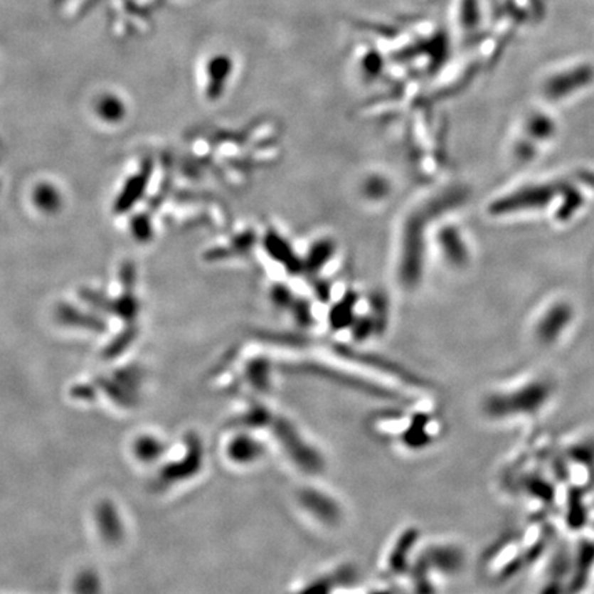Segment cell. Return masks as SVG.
I'll return each mask as SVG.
<instances>
[{
    "instance_id": "cell-9",
    "label": "cell",
    "mask_w": 594,
    "mask_h": 594,
    "mask_svg": "<svg viewBox=\"0 0 594 594\" xmlns=\"http://www.w3.org/2000/svg\"><path fill=\"white\" fill-rule=\"evenodd\" d=\"M526 129H527V134L534 139L545 141L553 135L556 125L551 117L539 113L530 117Z\"/></svg>"
},
{
    "instance_id": "cell-12",
    "label": "cell",
    "mask_w": 594,
    "mask_h": 594,
    "mask_svg": "<svg viewBox=\"0 0 594 594\" xmlns=\"http://www.w3.org/2000/svg\"><path fill=\"white\" fill-rule=\"evenodd\" d=\"M586 521V509L582 502L580 494H574L573 499L568 502V523L574 530H578Z\"/></svg>"
},
{
    "instance_id": "cell-8",
    "label": "cell",
    "mask_w": 594,
    "mask_h": 594,
    "mask_svg": "<svg viewBox=\"0 0 594 594\" xmlns=\"http://www.w3.org/2000/svg\"><path fill=\"white\" fill-rule=\"evenodd\" d=\"M594 563V545L585 542L580 549H579V554L576 558V573L573 578V583L571 585H578L576 590L582 589L590 575V570L593 567Z\"/></svg>"
},
{
    "instance_id": "cell-5",
    "label": "cell",
    "mask_w": 594,
    "mask_h": 594,
    "mask_svg": "<svg viewBox=\"0 0 594 594\" xmlns=\"http://www.w3.org/2000/svg\"><path fill=\"white\" fill-rule=\"evenodd\" d=\"M227 454L234 464L246 465L253 464L256 460H259L263 454V449L255 437H250L248 435H240L231 439L227 447Z\"/></svg>"
},
{
    "instance_id": "cell-13",
    "label": "cell",
    "mask_w": 594,
    "mask_h": 594,
    "mask_svg": "<svg viewBox=\"0 0 594 594\" xmlns=\"http://www.w3.org/2000/svg\"><path fill=\"white\" fill-rule=\"evenodd\" d=\"M582 181H585L588 185L593 186L594 189V174H582Z\"/></svg>"
},
{
    "instance_id": "cell-4",
    "label": "cell",
    "mask_w": 594,
    "mask_h": 594,
    "mask_svg": "<svg viewBox=\"0 0 594 594\" xmlns=\"http://www.w3.org/2000/svg\"><path fill=\"white\" fill-rule=\"evenodd\" d=\"M573 319H574V309L568 303L566 302L556 303L542 315V318L539 319L536 325L535 333H536L538 340L546 346L553 344L563 336L566 329L571 325Z\"/></svg>"
},
{
    "instance_id": "cell-6",
    "label": "cell",
    "mask_w": 594,
    "mask_h": 594,
    "mask_svg": "<svg viewBox=\"0 0 594 594\" xmlns=\"http://www.w3.org/2000/svg\"><path fill=\"white\" fill-rule=\"evenodd\" d=\"M33 204L43 213L53 215L58 212L62 206V196L57 186L43 182L35 187L33 194Z\"/></svg>"
},
{
    "instance_id": "cell-7",
    "label": "cell",
    "mask_w": 594,
    "mask_h": 594,
    "mask_svg": "<svg viewBox=\"0 0 594 594\" xmlns=\"http://www.w3.org/2000/svg\"><path fill=\"white\" fill-rule=\"evenodd\" d=\"M95 112L106 123H119L125 116V105L115 94H103L95 103Z\"/></svg>"
},
{
    "instance_id": "cell-2",
    "label": "cell",
    "mask_w": 594,
    "mask_h": 594,
    "mask_svg": "<svg viewBox=\"0 0 594 594\" xmlns=\"http://www.w3.org/2000/svg\"><path fill=\"white\" fill-rule=\"evenodd\" d=\"M564 184H548V185L530 186L521 189L505 200L494 204L495 213H509L514 211H523L526 208H541L553 200L557 193L564 190Z\"/></svg>"
},
{
    "instance_id": "cell-10",
    "label": "cell",
    "mask_w": 594,
    "mask_h": 594,
    "mask_svg": "<svg viewBox=\"0 0 594 594\" xmlns=\"http://www.w3.org/2000/svg\"><path fill=\"white\" fill-rule=\"evenodd\" d=\"M134 450L139 460H142L144 462H150V461H156L163 454L164 446L159 439L153 436H142L137 440Z\"/></svg>"
},
{
    "instance_id": "cell-3",
    "label": "cell",
    "mask_w": 594,
    "mask_h": 594,
    "mask_svg": "<svg viewBox=\"0 0 594 594\" xmlns=\"http://www.w3.org/2000/svg\"><path fill=\"white\" fill-rule=\"evenodd\" d=\"M593 79V68L590 65H579L552 76L545 84V94L549 100L558 101L582 90Z\"/></svg>"
},
{
    "instance_id": "cell-1",
    "label": "cell",
    "mask_w": 594,
    "mask_h": 594,
    "mask_svg": "<svg viewBox=\"0 0 594 594\" xmlns=\"http://www.w3.org/2000/svg\"><path fill=\"white\" fill-rule=\"evenodd\" d=\"M552 396V387L546 381H533L521 388L494 393L484 405L486 413L494 418L531 415L542 409Z\"/></svg>"
},
{
    "instance_id": "cell-11",
    "label": "cell",
    "mask_w": 594,
    "mask_h": 594,
    "mask_svg": "<svg viewBox=\"0 0 594 594\" xmlns=\"http://www.w3.org/2000/svg\"><path fill=\"white\" fill-rule=\"evenodd\" d=\"M564 197H566L564 203L560 206V211H558L560 219H568L583 203L582 196L573 187H568V186H566L564 189Z\"/></svg>"
}]
</instances>
